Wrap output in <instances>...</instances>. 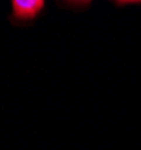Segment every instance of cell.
<instances>
[{
	"instance_id": "6da1fadb",
	"label": "cell",
	"mask_w": 141,
	"mask_h": 150,
	"mask_svg": "<svg viewBox=\"0 0 141 150\" xmlns=\"http://www.w3.org/2000/svg\"><path fill=\"white\" fill-rule=\"evenodd\" d=\"M45 0H12V13L16 19H33L43 9Z\"/></svg>"
},
{
	"instance_id": "7a4b0ae2",
	"label": "cell",
	"mask_w": 141,
	"mask_h": 150,
	"mask_svg": "<svg viewBox=\"0 0 141 150\" xmlns=\"http://www.w3.org/2000/svg\"><path fill=\"white\" fill-rule=\"evenodd\" d=\"M67 3L70 5H74V6H79V5H88L89 2H92V0H66Z\"/></svg>"
},
{
	"instance_id": "3957f363",
	"label": "cell",
	"mask_w": 141,
	"mask_h": 150,
	"mask_svg": "<svg viewBox=\"0 0 141 150\" xmlns=\"http://www.w3.org/2000/svg\"><path fill=\"white\" fill-rule=\"evenodd\" d=\"M117 5H134V3H141V0H113Z\"/></svg>"
}]
</instances>
